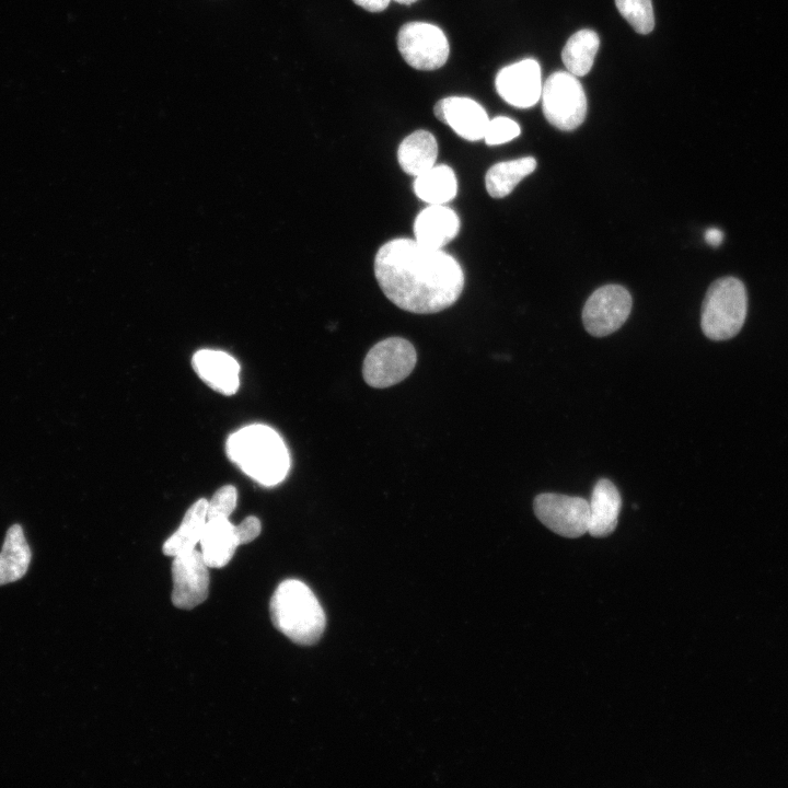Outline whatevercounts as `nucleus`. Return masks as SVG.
I'll use <instances>...</instances> for the list:
<instances>
[{
	"mask_svg": "<svg viewBox=\"0 0 788 788\" xmlns=\"http://www.w3.org/2000/svg\"><path fill=\"white\" fill-rule=\"evenodd\" d=\"M374 275L386 298L402 310L430 314L451 306L464 288L457 260L415 239H394L374 258Z\"/></svg>",
	"mask_w": 788,
	"mask_h": 788,
	"instance_id": "f257e3e1",
	"label": "nucleus"
},
{
	"mask_svg": "<svg viewBox=\"0 0 788 788\" xmlns=\"http://www.w3.org/2000/svg\"><path fill=\"white\" fill-rule=\"evenodd\" d=\"M227 454L246 475L264 486L280 483L290 467L285 442L270 427L252 425L231 434Z\"/></svg>",
	"mask_w": 788,
	"mask_h": 788,
	"instance_id": "f03ea898",
	"label": "nucleus"
},
{
	"mask_svg": "<svg viewBox=\"0 0 788 788\" xmlns=\"http://www.w3.org/2000/svg\"><path fill=\"white\" fill-rule=\"evenodd\" d=\"M270 616L279 631L302 646L315 644L326 624L315 594L296 579L285 580L277 587L270 601Z\"/></svg>",
	"mask_w": 788,
	"mask_h": 788,
	"instance_id": "7ed1b4c3",
	"label": "nucleus"
},
{
	"mask_svg": "<svg viewBox=\"0 0 788 788\" xmlns=\"http://www.w3.org/2000/svg\"><path fill=\"white\" fill-rule=\"evenodd\" d=\"M748 312V293L741 280L722 277L708 288L702 306L700 326L711 340L734 337L742 328Z\"/></svg>",
	"mask_w": 788,
	"mask_h": 788,
	"instance_id": "20e7f679",
	"label": "nucleus"
},
{
	"mask_svg": "<svg viewBox=\"0 0 788 788\" xmlns=\"http://www.w3.org/2000/svg\"><path fill=\"white\" fill-rule=\"evenodd\" d=\"M542 109L549 124L560 130H573L587 114V96L576 76L556 71L543 83Z\"/></svg>",
	"mask_w": 788,
	"mask_h": 788,
	"instance_id": "39448f33",
	"label": "nucleus"
},
{
	"mask_svg": "<svg viewBox=\"0 0 788 788\" xmlns=\"http://www.w3.org/2000/svg\"><path fill=\"white\" fill-rule=\"evenodd\" d=\"M414 346L402 337H390L375 344L367 354L362 374L372 387L385 389L406 379L415 368Z\"/></svg>",
	"mask_w": 788,
	"mask_h": 788,
	"instance_id": "423d86ee",
	"label": "nucleus"
},
{
	"mask_svg": "<svg viewBox=\"0 0 788 788\" xmlns=\"http://www.w3.org/2000/svg\"><path fill=\"white\" fill-rule=\"evenodd\" d=\"M397 48L405 61L418 70L441 68L449 57V42L442 30L426 22H409L397 33Z\"/></svg>",
	"mask_w": 788,
	"mask_h": 788,
	"instance_id": "0eeeda50",
	"label": "nucleus"
},
{
	"mask_svg": "<svg viewBox=\"0 0 788 788\" xmlns=\"http://www.w3.org/2000/svg\"><path fill=\"white\" fill-rule=\"evenodd\" d=\"M537 519L564 537H579L588 533L589 501L581 497L554 493L540 494L534 499Z\"/></svg>",
	"mask_w": 788,
	"mask_h": 788,
	"instance_id": "6e6552de",
	"label": "nucleus"
},
{
	"mask_svg": "<svg viewBox=\"0 0 788 788\" xmlns=\"http://www.w3.org/2000/svg\"><path fill=\"white\" fill-rule=\"evenodd\" d=\"M631 297L619 285H606L596 289L587 300L582 310L586 331L595 337L616 332L628 318Z\"/></svg>",
	"mask_w": 788,
	"mask_h": 788,
	"instance_id": "1a4fd4ad",
	"label": "nucleus"
},
{
	"mask_svg": "<svg viewBox=\"0 0 788 788\" xmlns=\"http://www.w3.org/2000/svg\"><path fill=\"white\" fill-rule=\"evenodd\" d=\"M208 568L201 552L195 548L174 556L171 598L176 607L192 610L207 599L209 593Z\"/></svg>",
	"mask_w": 788,
	"mask_h": 788,
	"instance_id": "9d476101",
	"label": "nucleus"
},
{
	"mask_svg": "<svg viewBox=\"0 0 788 788\" xmlns=\"http://www.w3.org/2000/svg\"><path fill=\"white\" fill-rule=\"evenodd\" d=\"M498 94L512 106L528 108L535 105L542 94L541 67L534 59H523L502 68L496 77Z\"/></svg>",
	"mask_w": 788,
	"mask_h": 788,
	"instance_id": "9b49d317",
	"label": "nucleus"
},
{
	"mask_svg": "<svg viewBox=\"0 0 788 788\" xmlns=\"http://www.w3.org/2000/svg\"><path fill=\"white\" fill-rule=\"evenodd\" d=\"M433 113L461 138L468 141L484 139L489 118L476 101L462 96L445 97L436 103Z\"/></svg>",
	"mask_w": 788,
	"mask_h": 788,
	"instance_id": "f8f14e48",
	"label": "nucleus"
},
{
	"mask_svg": "<svg viewBox=\"0 0 788 788\" xmlns=\"http://www.w3.org/2000/svg\"><path fill=\"white\" fill-rule=\"evenodd\" d=\"M457 215L444 205H429L414 222L415 240L432 250H441L459 233Z\"/></svg>",
	"mask_w": 788,
	"mask_h": 788,
	"instance_id": "ddd939ff",
	"label": "nucleus"
},
{
	"mask_svg": "<svg viewBox=\"0 0 788 788\" xmlns=\"http://www.w3.org/2000/svg\"><path fill=\"white\" fill-rule=\"evenodd\" d=\"M192 362L198 376L216 392L232 395L237 391L240 366L230 355L202 349L194 355Z\"/></svg>",
	"mask_w": 788,
	"mask_h": 788,
	"instance_id": "4468645a",
	"label": "nucleus"
},
{
	"mask_svg": "<svg viewBox=\"0 0 788 788\" xmlns=\"http://www.w3.org/2000/svg\"><path fill=\"white\" fill-rule=\"evenodd\" d=\"M621 508L622 498L616 486L610 479H599L589 501L588 533L593 537H604L614 532Z\"/></svg>",
	"mask_w": 788,
	"mask_h": 788,
	"instance_id": "2eb2a0df",
	"label": "nucleus"
},
{
	"mask_svg": "<svg viewBox=\"0 0 788 788\" xmlns=\"http://www.w3.org/2000/svg\"><path fill=\"white\" fill-rule=\"evenodd\" d=\"M201 554L209 568L225 566L240 545L235 525L228 518L209 519L206 523L201 540Z\"/></svg>",
	"mask_w": 788,
	"mask_h": 788,
	"instance_id": "dca6fc26",
	"label": "nucleus"
},
{
	"mask_svg": "<svg viewBox=\"0 0 788 788\" xmlns=\"http://www.w3.org/2000/svg\"><path fill=\"white\" fill-rule=\"evenodd\" d=\"M438 143L427 130H416L407 136L397 149V160L402 170L418 176L436 165Z\"/></svg>",
	"mask_w": 788,
	"mask_h": 788,
	"instance_id": "f3484780",
	"label": "nucleus"
},
{
	"mask_svg": "<svg viewBox=\"0 0 788 788\" xmlns=\"http://www.w3.org/2000/svg\"><path fill=\"white\" fill-rule=\"evenodd\" d=\"M32 553L20 524L9 528L0 552V586L21 579L27 571Z\"/></svg>",
	"mask_w": 788,
	"mask_h": 788,
	"instance_id": "a211bd4d",
	"label": "nucleus"
},
{
	"mask_svg": "<svg viewBox=\"0 0 788 788\" xmlns=\"http://www.w3.org/2000/svg\"><path fill=\"white\" fill-rule=\"evenodd\" d=\"M208 501L198 499L186 511L179 528L164 542L162 552L166 556L192 551L200 542L207 519Z\"/></svg>",
	"mask_w": 788,
	"mask_h": 788,
	"instance_id": "6ab92c4d",
	"label": "nucleus"
},
{
	"mask_svg": "<svg viewBox=\"0 0 788 788\" xmlns=\"http://www.w3.org/2000/svg\"><path fill=\"white\" fill-rule=\"evenodd\" d=\"M414 192L418 198L429 205H444L456 196V176L450 166L434 165L416 176Z\"/></svg>",
	"mask_w": 788,
	"mask_h": 788,
	"instance_id": "aec40b11",
	"label": "nucleus"
},
{
	"mask_svg": "<svg viewBox=\"0 0 788 788\" xmlns=\"http://www.w3.org/2000/svg\"><path fill=\"white\" fill-rule=\"evenodd\" d=\"M535 169L536 160L533 157L496 163L489 167L485 176L487 193L494 198L506 197Z\"/></svg>",
	"mask_w": 788,
	"mask_h": 788,
	"instance_id": "412c9836",
	"label": "nucleus"
},
{
	"mask_svg": "<svg viewBox=\"0 0 788 788\" xmlns=\"http://www.w3.org/2000/svg\"><path fill=\"white\" fill-rule=\"evenodd\" d=\"M599 46V35L592 30H580L571 35L561 51L568 72L576 77L586 76L593 66Z\"/></svg>",
	"mask_w": 788,
	"mask_h": 788,
	"instance_id": "4be33fe9",
	"label": "nucleus"
},
{
	"mask_svg": "<svg viewBox=\"0 0 788 788\" xmlns=\"http://www.w3.org/2000/svg\"><path fill=\"white\" fill-rule=\"evenodd\" d=\"M616 8L639 34L653 30L654 15L651 0H615Z\"/></svg>",
	"mask_w": 788,
	"mask_h": 788,
	"instance_id": "5701e85b",
	"label": "nucleus"
},
{
	"mask_svg": "<svg viewBox=\"0 0 788 788\" xmlns=\"http://www.w3.org/2000/svg\"><path fill=\"white\" fill-rule=\"evenodd\" d=\"M520 135V127L517 121L509 117L499 116L489 120L484 140L488 146L502 144Z\"/></svg>",
	"mask_w": 788,
	"mask_h": 788,
	"instance_id": "b1692460",
	"label": "nucleus"
},
{
	"mask_svg": "<svg viewBox=\"0 0 788 788\" xmlns=\"http://www.w3.org/2000/svg\"><path fill=\"white\" fill-rule=\"evenodd\" d=\"M236 489L231 485L219 488L208 501L207 519L229 518L236 506Z\"/></svg>",
	"mask_w": 788,
	"mask_h": 788,
	"instance_id": "393cba45",
	"label": "nucleus"
},
{
	"mask_svg": "<svg viewBox=\"0 0 788 788\" xmlns=\"http://www.w3.org/2000/svg\"><path fill=\"white\" fill-rule=\"evenodd\" d=\"M260 521L256 517H247L240 524L235 525V533L239 544H246L255 540L260 533Z\"/></svg>",
	"mask_w": 788,
	"mask_h": 788,
	"instance_id": "a878e982",
	"label": "nucleus"
},
{
	"mask_svg": "<svg viewBox=\"0 0 788 788\" xmlns=\"http://www.w3.org/2000/svg\"><path fill=\"white\" fill-rule=\"evenodd\" d=\"M357 5L369 12H381L385 10L392 0H352Z\"/></svg>",
	"mask_w": 788,
	"mask_h": 788,
	"instance_id": "bb28decb",
	"label": "nucleus"
},
{
	"mask_svg": "<svg viewBox=\"0 0 788 788\" xmlns=\"http://www.w3.org/2000/svg\"><path fill=\"white\" fill-rule=\"evenodd\" d=\"M723 240V232L717 228H709L705 232V241L711 246H719Z\"/></svg>",
	"mask_w": 788,
	"mask_h": 788,
	"instance_id": "cd10ccee",
	"label": "nucleus"
},
{
	"mask_svg": "<svg viewBox=\"0 0 788 788\" xmlns=\"http://www.w3.org/2000/svg\"><path fill=\"white\" fill-rule=\"evenodd\" d=\"M394 1L397 2V3H399V4L409 5V4H412V3H414V2H416V1H418V0H394Z\"/></svg>",
	"mask_w": 788,
	"mask_h": 788,
	"instance_id": "c85d7f7f",
	"label": "nucleus"
}]
</instances>
